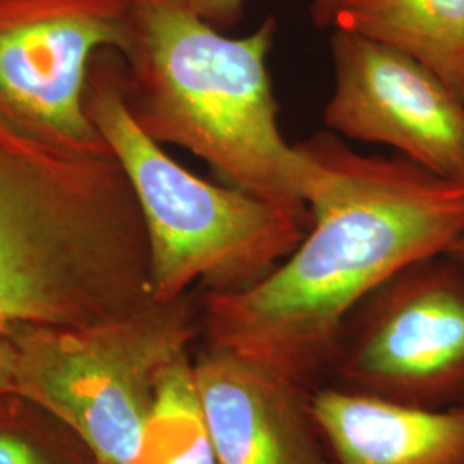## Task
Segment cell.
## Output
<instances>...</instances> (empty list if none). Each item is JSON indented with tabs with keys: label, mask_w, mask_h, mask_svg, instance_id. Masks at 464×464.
Returning a JSON list of instances; mask_svg holds the SVG:
<instances>
[{
	"label": "cell",
	"mask_w": 464,
	"mask_h": 464,
	"mask_svg": "<svg viewBox=\"0 0 464 464\" xmlns=\"http://www.w3.org/2000/svg\"><path fill=\"white\" fill-rule=\"evenodd\" d=\"M325 176L312 226L266 279L203 293V346L262 366L314 392L327 385L353 308L404 266L464 236V176H439L394 155H362L325 131L299 143Z\"/></svg>",
	"instance_id": "cell-1"
},
{
	"label": "cell",
	"mask_w": 464,
	"mask_h": 464,
	"mask_svg": "<svg viewBox=\"0 0 464 464\" xmlns=\"http://www.w3.org/2000/svg\"><path fill=\"white\" fill-rule=\"evenodd\" d=\"M151 299L145 222L116 157L52 149L0 117V334L95 325Z\"/></svg>",
	"instance_id": "cell-2"
},
{
	"label": "cell",
	"mask_w": 464,
	"mask_h": 464,
	"mask_svg": "<svg viewBox=\"0 0 464 464\" xmlns=\"http://www.w3.org/2000/svg\"><path fill=\"white\" fill-rule=\"evenodd\" d=\"M128 4L133 42L122 59V92L138 126L312 226L310 199L325 170L279 128L266 66L277 21L231 38L181 0Z\"/></svg>",
	"instance_id": "cell-3"
},
{
	"label": "cell",
	"mask_w": 464,
	"mask_h": 464,
	"mask_svg": "<svg viewBox=\"0 0 464 464\" xmlns=\"http://www.w3.org/2000/svg\"><path fill=\"white\" fill-rule=\"evenodd\" d=\"M122 67L116 50L100 52L84 107L138 199L149 239L151 298H179L195 284L203 293H237L266 279L310 224L241 188L208 183L169 157L130 112Z\"/></svg>",
	"instance_id": "cell-4"
},
{
	"label": "cell",
	"mask_w": 464,
	"mask_h": 464,
	"mask_svg": "<svg viewBox=\"0 0 464 464\" xmlns=\"http://www.w3.org/2000/svg\"><path fill=\"white\" fill-rule=\"evenodd\" d=\"M17 396L76 435L97 464H136L157 383L201 337L189 291L86 327H17Z\"/></svg>",
	"instance_id": "cell-5"
},
{
	"label": "cell",
	"mask_w": 464,
	"mask_h": 464,
	"mask_svg": "<svg viewBox=\"0 0 464 464\" xmlns=\"http://www.w3.org/2000/svg\"><path fill=\"white\" fill-rule=\"evenodd\" d=\"M329 383L425 410L464 406V258L401 268L343 324Z\"/></svg>",
	"instance_id": "cell-6"
},
{
	"label": "cell",
	"mask_w": 464,
	"mask_h": 464,
	"mask_svg": "<svg viewBox=\"0 0 464 464\" xmlns=\"http://www.w3.org/2000/svg\"><path fill=\"white\" fill-rule=\"evenodd\" d=\"M131 42L128 0H0V117L52 149L111 155L84 107L88 74Z\"/></svg>",
	"instance_id": "cell-7"
},
{
	"label": "cell",
	"mask_w": 464,
	"mask_h": 464,
	"mask_svg": "<svg viewBox=\"0 0 464 464\" xmlns=\"http://www.w3.org/2000/svg\"><path fill=\"white\" fill-rule=\"evenodd\" d=\"M334 92L324 122L337 136L381 143L439 176H464V102L429 67L334 28Z\"/></svg>",
	"instance_id": "cell-8"
},
{
	"label": "cell",
	"mask_w": 464,
	"mask_h": 464,
	"mask_svg": "<svg viewBox=\"0 0 464 464\" xmlns=\"http://www.w3.org/2000/svg\"><path fill=\"white\" fill-rule=\"evenodd\" d=\"M193 368L216 464H334L310 391L207 346Z\"/></svg>",
	"instance_id": "cell-9"
},
{
	"label": "cell",
	"mask_w": 464,
	"mask_h": 464,
	"mask_svg": "<svg viewBox=\"0 0 464 464\" xmlns=\"http://www.w3.org/2000/svg\"><path fill=\"white\" fill-rule=\"evenodd\" d=\"M312 411L334 464H464V406L425 410L327 383Z\"/></svg>",
	"instance_id": "cell-10"
},
{
	"label": "cell",
	"mask_w": 464,
	"mask_h": 464,
	"mask_svg": "<svg viewBox=\"0 0 464 464\" xmlns=\"http://www.w3.org/2000/svg\"><path fill=\"white\" fill-rule=\"evenodd\" d=\"M332 26L413 57L464 102V0H348Z\"/></svg>",
	"instance_id": "cell-11"
},
{
	"label": "cell",
	"mask_w": 464,
	"mask_h": 464,
	"mask_svg": "<svg viewBox=\"0 0 464 464\" xmlns=\"http://www.w3.org/2000/svg\"><path fill=\"white\" fill-rule=\"evenodd\" d=\"M136 464H216L191 354L157 383Z\"/></svg>",
	"instance_id": "cell-12"
},
{
	"label": "cell",
	"mask_w": 464,
	"mask_h": 464,
	"mask_svg": "<svg viewBox=\"0 0 464 464\" xmlns=\"http://www.w3.org/2000/svg\"><path fill=\"white\" fill-rule=\"evenodd\" d=\"M26 421L0 425V464H97L83 444L64 446L49 430H34Z\"/></svg>",
	"instance_id": "cell-13"
},
{
	"label": "cell",
	"mask_w": 464,
	"mask_h": 464,
	"mask_svg": "<svg viewBox=\"0 0 464 464\" xmlns=\"http://www.w3.org/2000/svg\"><path fill=\"white\" fill-rule=\"evenodd\" d=\"M195 14L218 32H229L241 23L245 14V0H181ZM348 0H314L312 19L318 28L334 24L339 9Z\"/></svg>",
	"instance_id": "cell-14"
},
{
	"label": "cell",
	"mask_w": 464,
	"mask_h": 464,
	"mask_svg": "<svg viewBox=\"0 0 464 464\" xmlns=\"http://www.w3.org/2000/svg\"><path fill=\"white\" fill-rule=\"evenodd\" d=\"M17 351L9 334H0V398L17 396Z\"/></svg>",
	"instance_id": "cell-15"
},
{
	"label": "cell",
	"mask_w": 464,
	"mask_h": 464,
	"mask_svg": "<svg viewBox=\"0 0 464 464\" xmlns=\"http://www.w3.org/2000/svg\"><path fill=\"white\" fill-rule=\"evenodd\" d=\"M448 253H452V255H456L459 258H464V236L449 246Z\"/></svg>",
	"instance_id": "cell-16"
}]
</instances>
